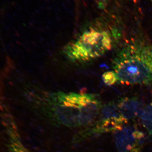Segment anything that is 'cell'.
<instances>
[{"label": "cell", "mask_w": 152, "mask_h": 152, "mask_svg": "<svg viewBox=\"0 0 152 152\" xmlns=\"http://www.w3.org/2000/svg\"><path fill=\"white\" fill-rule=\"evenodd\" d=\"M102 106L96 95L58 92L49 95L39 110L41 115L53 124L85 128L94 122Z\"/></svg>", "instance_id": "obj_1"}, {"label": "cell", "mask_w": 152, "mask_h": 152, "mask_svg": "<svg viewBox=\"0 0 152 152\" xmlns=\"http://www.w3.org/2000/svg\"><path fill=\"white\" fill-rule=\"evenodd\" d=\"M120 83L127 86L152 83V45L141 40L125 45L113 61Z\"/></svg>", "instance_id": "obj_2"}, {"label": "cell", "mask_w": 152, "mask_h": 152, "mask_svg": "<svg viewBox=\"0 0 152 152\" xmlns=\"http://www.w3.org/2000/svg\"><path fill=\"white\" fill-rule=\"evenodd\" d=\"M113 41L107 31L90 28L75 42L68 45L65 53L74 61H86L102 56L111 50Z\"/></svg>", "instance_id": "obj_3"}, {"label": "cell", "mask_w": 152, "mask_h": 152, "mask_svg": "<svg viewBox=\"0 0 152 152\" xmlns=\"http://www.w3.org/2000/svg\"><path fill=\"white\" fill-rule=\"evenodd\" d=\"M127 122L120 112L117 104L109 103L102 106L94 122L78 133L74 138V142L78 143L104 133L115 132Z\"/></svg>", "instance_id": "obj_4"}, {"label": "cell", "mask_w": 152, "mask_h": 152, "mask_svg": "<svg viewBox=\"0 0 152 152\" xmlns=\"http://www.w3.org/2000/svg\"><path fill=\"white\" fill-rule=\"evenodd\" d=\"M145 135L135 127L124 126L115 132L114 139L118 152H141Z\"/></svg>", "instance_id": "obj_5"}, {"label": "cell", "mask_w": 152, "mask_h": 152, "mask_svg": "<svg viewBox=\"0 0 152 152\" xmlns=\"http://www.w3.org/2000/svg\"><path fill=\"white\" fill-rule=\"evenodd\" d=\"M118 107L123 117L127 121L140 116L143 110V103L138 98L125 97L119 101Z\"/></svg>", "instance_id": "obj_6"}, {"label": "cell", "mask_w": 152, "mask_h": 152, "mask_svg": "<svg viewBox=\"0 0 152 152\" xmlns=\"http://www.w3.org/2000/svg\"><path fill=\"white\" fill-rule=\"evenodd\" d=\"M140 118L143 126L152 135V102L145 106Z\"/></svg>", "instance_id": "obj_7"}, {"label": "cell", "mask_w": 152, "mask_h": 152, "mask_svg": "<svg viewBox=\"0 0 152 152\" xmlns=\"http://www.w3.org/2000/svg\"><path fill=\"white\" fill-rule=\"evenodd\" d=\"M102 77L104 83L107 86H113L118 82V76L114 71L105 72L103 74Z\"/></svg>", "instance_id": "obj_8"}, {"label": "cell", "mask_w": 152, "mask_h": 152, "mask_svg": "<svg viewBox=\"0 0 152 152\" xmlns=\"http://www.w3.org/2000/svg\"><path fill=\"white\" fill-rule=\"evenodd\" d=\"M151 1H152V0H151Z\"/></svg>", "instance_id": "obj_9"}]
</instances>
